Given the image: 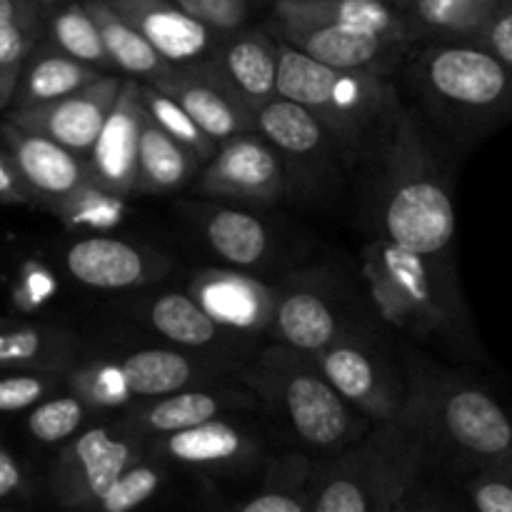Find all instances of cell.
<instances>
[{
	"mask_svg": "<svg viewBox=\"0 0 512 512\" xmlns=\"http://www.w3.org/2000/svg\"><path fill=\"white\" fill-rule=\"evenodd\" d=\"M400 75L415 108L453 143H480L512 123V68L475 40L415 43Z\"/></svg>",
	"mask_w": 512,
	"mask_h": 512,
	"instance_id": "obj_1",
	"label": "cell"
},
{
	"mask_svg": "<svg viewBox=\"0 0 512 512\" xmlns=\"http://www.w3.org/2000/svg\"><path fill=\"white\" fill-rule=\"evenodd\" d=\"M380 165V238L423 255H450L455 205L443 155L435 150L413 110L403 105Z\"/></svg>",
	"mask_w": 512,
	"mask_h": 512,
	"instance_id": "obj_2",
	"label": "cell"
},
{
	"mask_svg": "<svg viewBox=\"0 0 512 512\" xmlns=\"http://www.w3.org/2000/svg\"><path fill=\"white\" fill-rule=\"evenodd\" d=\"M400 425L425 440L433 460L463 473L512 463V418L480 385L420 368L405 385Z\"/></svg>",
	"mask_w": 512,
	"mask_h": 512,
	"instance_id": "obj_3",
	"label": "cell"
},
{
	"mask_svg": "<svg viewBox=\"0 0 512 512\" xmlns=\"http://www.w3.org/2000/svg\"><path fill=\"white\" fill-rule=\"evenodd\" d=\"M278 50V95L308 108L330 140L355 160H378L403 108L393 78L328 68L283 40Z\"/></svg>",
	"mask_w": 512,
	"mask_h": 512,
	"instance_id": "obj_4",
	"label": "cell"
},
{
	"mask_svg": "<svg viewBox=\"0 0 512 512\" xmlns=\"http://www.w3.org/2000/svg\"><path fill=\"white\" fill-rule=\"evenodd\" d=\"M433 453L425 440L400 423H378L360 435L340 458L310 480L315 512H390L415 508Z\"/></svg>",
	"mask_w": 512,
	"mask_h": 512,
	"instance_id": "obj_5",
	"label": "cell"
},
{
	"mask_svg": "<svg viewBox=\"0 0 512 512\" xmlns=\"http://www.w3.org/2000/svg\"><path fill=\"white\" fill-rule=\"evenodd\" d=\"M363 280L380 318L418 338L470 340L450 255H423L388 238L363 248Z\"/></svg>",
	"mask_w": 512,
	"mask_h": 512,
	"instance_id": "obj_6",
	"label": "cell"
},
{
	"mask_svg": "<svg viewBox=\"0 0 512 512\" xmlns=\"http://www.w3.org/2000/svg\"><path fill=\"white\" fill-rule=\"evenodd\" d=\"M240 380L280 410L310 448L340 453L365 433L368 418L328 383L303 350L283 343L268 348Z\"/></svg>",
	"mask_w": 512,
	"mask_h": 512,
	"instance_id": "obj_7",
	"label": "cell"
},
{
	"mask_svg": "<svg viewBox=\"0 0 512 512\" xmlns=\"http://www.w3.org/2000/svg\"><path fill=\"white\" fill-rule=\"evenodd\" d=\"M143 458V438L123 423L95 425L70 440L53 460L48 475L50 495L60 508L93 510L100 495L128 465Z\"/></svg>",
	"mask_w": 512,
	"mask_h": 512,
	"instance_id": "obj_8",
	"label": "cell"
},
{
	"mask_svg": "<svg viewBox=\"0 0 512 512\" xmlns=\"http://www.w3.org/2000/svg\"><path fill=\"white\" fill-rule=\"evenodd\" d=\"M265 30L313 58L315 63L335 70H365L388 78L400 73L405 55L415 45L408 40L385 38V35L318 23V20L288 18V15H270Z\"/></svg>",
	"mask_w": 512,
	"mask_h": 512,
	"instance_id": "obj_9",
	"label": "cell"
},
{
	"mask_svg": "<svg viewBox=\"0 0 512 512\" xmlns=\"http://www.w3.org/2000/svg\"><path fill=\"white\" fill-rule=\"evenodd\" d=\"M195 190L210 198L243 203H278L285 193V165L278 150L258 133H238L223 140L198 175Z\"/></svg>",
	"mask_w": 512,
	"mask_h": 512,
	"instance_id": "obj_10",
	"label": "cell"
},
{
	"mask_svg": "<svg viewBox=\"0 0 512 512\" xmlns=\"http://www.w3.org/2000/svg\"><path fill=\"white\" fill-rule=\"evenodd\" d=\"M328 383L375 423H398L405 403V385L395 380L388 365L360 343L335 340L328 348L308 353Z\"/></svg>",
	"mask_w": 512,
	"mask_h": 512,
	"instance_id": "obj_11",
	"label": "cell"
},
{
	"mask_svg": "<svg viewBox=\"0 0 512 512\" xmlns=\"http://www.w3.org/2000/svg\"><path fill=\"white\" fill-rule=\"evenodd\" d=\"M120 85H123V75L103 73L93 83L58 100L10 110L8 120L30 133L45 135L85 158L118 98Z\"/></svg>",
	"mask_w": 512,
	"mask_h": 512,
	"instance_id": "obj_12",
	"label": "cell"
},
{
	"mask_svg": "<svg viewBox=\"0 0 512 512\" xmlns=\"http://www.w3.org/2000/svg\"><path fill=\"white\" fill-rule=\"evenodd\" d=\"M225 88L250 110H258L278 95V40L265 28H240L215 40L200 60Z\"/></svg>",
	"mask_w": 512,
	"mask_h": 512,
	"instance_id": "obj_13",
	"label": "cell"
},
{
	"mask_svg": "<svg viewBox=\"0 0 512 512\" xmlns=\"http://www.w3.org/2000/svg\"><path fill=\"white\" fill-rule=\"evenodd\" d=\"M143 128V95L140 80L123 78L120 93L85 155L90 178L115 195H133L138 190V148Z\"/></svg>",
	"mask_w": 512,
	"mask_h": 512,
	"instance_id": "obj_14",
	"label": "cell"
},
{
	"mask_svg": "<svg viewBox=\"0 0 512 512\" xmlns=\"http://www.w3.org/2000/svg\"><path fill=\"white\" fill-rule=\"evenodd\" d=\"M0 133L5 140V153L18 168L25 188L33 195V203L43 205L50 213L90 178L83 155H75L45 135L18 128L10 120H5Z\"/></svg>",
	"mask_w": 512,
	"mask_h": 512,
	"instance_id": "obj_15",
	"label": "cell"
},
{
	"mask_svg": "<svg viewBox=\"0 0 512 512\" xmlns=\"http://www.w3.org/2000/svg\"><path fill=\"white\" fill-rule=\"evenodd\" d=\"M153 85L168 93L218 145L233 135L255 130L253 110L230 93L203 63L173 68Z\"/></svg>",
	"mask_w": 512,
	"mask_h": 512,
	"instance_id": "obj_16",
	"label": "cell"
},
{
	"mask_svg": "<svg viewBox=\"0 0 512 512\" xmlns=\"http://www.w3.org/2000/svg\"><path fill=\"white\" fill-rule=\"evenodd\" d=\"M123 20H128L155 53L173 68H185L205 60L215 40L220 38L210 28L200 25L173 0H105Z\"/></svg>",
	"mask_w": 512,
	"mask_h": 512,
	"instance_id": "obj_17",
	"label": "cell"
},
{
	"mask_svg": "<svg viewBox=\"0 0 512 512\" xmlns=\"http://www.w3.org/2000/svg\"><path fill=\"white\" fill-rule=\"evenodd\" d=\"M65 265L78 283L95 290L140 288L168 268L158 255L110 235H85L75 240L65 253Z\"/></svg>",
	"mask_w": 512,
	"mask_h": 512,
	"instance_id": "obj_18",
	"label": "cell"
},
{
	"mask_svg": "<svg viewBox=\"0 0 512 512\" xmlns=\"http://www.w3.org/2000/svg\"><path fill=\"white\" fill-rule=\"evenodd\" d=\"M188 295L225 330L265 333L275 308V290L235 270H203L190 280Z\"/></svg>",
	"mask_w": 512,
	"mask_h": 512,
	"instance_id": "obj_19",
	"label": "cell"
},
{
	"mask_svg": "<svg viewBox=\"0 0 512 512\" xmlns=\"http://www.w3.org/2000/svg\"><path fill=\"white\" fill-rule=\"evenodd\" d=\"M255 455H258V440L238 425L218 418L178 430V433L158 435L150 448V458L170 460V463L210 470V473L240 470L253 463Z\"/></svg>",
	"mask_w": 512,
	"mask_h": 512,
	"instance_id": "obj_20",
	"label": "cell"
},
{
	"mask_svg": "<svg viewBox=\"0 0 512 512\" xmlns=\"http://www.w3.org/2000/svg\"><path fill=\"white\" fill-rule=\"evenodd\" d=\"M103 73L105 70L83 63V60L63 53L53 43L40 38L35 48L28 53V58L23 60V68H20L8 110L58 100L63 95L75 93L83 85L93 83Z\"/></svg>",
	"mask_w": 512,
	"mask_h": 512,
	"instance_id": "obj_21",
	"label": "cell"
},
{
	"mask_svg": "<svg viewBox=\"0 0 512 512\" xmlns=\"http://www.w3.org/2000/svg\"><path fill=\"white\" fill-rule=\"evenodd\" d=\"M255 130L278 150L280 158L285 155L310 168L328 163L333 153V140L320 120L308 108L283 95H275L255 110Z\"/></svg>",
	"mask_w": 512,
	"mask_h": 512,
	"instance_id": "obj_22",
	"label": "cell"
},
{
	"mask_svg": "<svg viewBox=\"0 0 512 512\" xmlns=\"http://www.w3.org/2000/svg\"><path fill=\"white\" fill-rule=\"evenodd\" d=\"M505 0H405L398 5L413 43L475 40Z\"/></svg>",
	"mask_w": 512,
	"mask_h": 512,
	"instance_id": "obj_23",
	"label": "cell"
},
{
	"mask_svg": "<svg viewBox=\"0 0 512 512\" xmlns=\"http://www.w3.org/2000/svg\"><path fill=\"white\" fill-rule=\"evenodd\" d=\"M270 15L318 20V23L343 25V28L413 43L398 5L385 0H273Z\"/></svg>",
	"mask_w": 512,
	"mask_h": 512,
	"instance_id": "obj_24",
	"label": "cell"
},
{
	"mask_svg": "<svg viewBox=\"0 0 512 512\" xmlns=\"http://www.w3.org/2000/svg\"><path fill=\"white\" fill-rule=\"evenodd\" d=\"M265 333L303 353H315L340 340L338 318L330 305L310 290H290L278 295Z\"/></svg>",
	"mask_w": 512,
	"mask_h": 512,
	"instance_id": "obj_25",
	"label": "cell"
},
{
	"mask_svg": "<svg viewBox=\"0 0 512 512\" xmlns=\"http://www.w3.org/2000/svg\"><path fill=\"white\" fill-rule=\"evenodd\" d=\"M200 160L170 133H165L143 108L138 148V190L135 193L168 195L183 188L200 173Z\"/></svg>",
	"mask_w": 512,
	"mask_h": 512,
	"instance_id": "obj_26",
	"label": "cell"
},
{
	"mask_svg": "<svg viewBox=\"0 0 512 512\" xmlns=\"http://www.w3.org/2000/svg\"><path fill=\"white\" fill-rule=\"evenodd\" d=\"M230 400L233 395L220 393V390L185 388L163 398H153V403L143 408H135L123 420V425L138 433L140 438H150V435L158 438V435L178 433V430L218 418L228 408Z\"/></svg>",
	"mask_w": 512,
	"mask_h": 512,
	"instance_id": "obj_27",
	"label": "cell"
},
{
	"mask_svg": "<svg viewBox=\"0 0 512 512\" xmlns=\"http://www.w3.org/2000/svg\"><path fill=\"white\" fill-rule=\"evenodd\" d=\"M83 3L98 23L115 73H120L123 78H135L140 83H155L173 70V65L160 58L153 45L128 20L120 18L105 0H83Z\"/></svg>",
	"mask_w": 512,
	"mask_h": 512,
	"instance_id": "obj_28",
	"label": "cell"
},
{
	"mask_svg": "<svg viewBox=\"0 0 512 512\" xmlns=\"http://www.w3.org/2000/svg\"><path fill=\"white\" fill-rule=\"evenodd\" d=\"M120 370L135 400H153L190 388L200 378V365L168 348L135 350L120 360Z\"/></svg>",
	"mask_w": 512,
	"mask_h": 512,
	"instance_id": "obj_29",
	"label": "cell"
},
{
	"mask_svg": "<svg viewBox=\"0 0 512 512\" xmlns=\"http://www.w3.org/2000/svg\"><path fill=\"white\" fill-rule=\"evenodd\" d=\"M200 225L210 248L238 268H253L270 255L268 228L245 210L208 208Z\"/></svg>",
	"mask_w": 512,
	"mask_h": 512,
	"instance_id": "obj_30",
	"label": "cell"
},
{
	"mask_svg": "<svg viewBox=\"0 0 512 512\" xmlns=\"http://www.w3.org/2000/svg\"><path fill=\"white\" fill-rule=\"evenodd\" d=\"M43 30V10L30 0H0V110H8L23 60Z\"/></svg>",
	"mask_w": 512,
	"mask_h": 512,
	"instance_id": "obj_31",
	"label": "cell"
},
{
	"mask_svg": "<svg viewBox=\"0 0 512 512\" xmlns=\"http://www.w3.org/2000/svg\"><path fill=\"white\" fill-rule=\"evenodd\" d=\"M313 463L308 455L290 453L273 458L258 495L235 505L240 512H310Z\"/></svg>",
	"mask_w": 512,
	"mask_h": 512,
	"instance_id": "obj_32",
	"label": "cell"
},
{
	"mask_svg": "<svg viewBox=\"0 0 512 512\" xmlns=\"http://www.w3.org/2000/svg\"><path fill=\"white\" fill-rule=\"evenodd\" d=\"M75 350V340L63 330L25 325L0 330V368L5 370H65Z\"/></svg>",
	"mask_w": 512,
	"mask_h": 512,
	"instance_id": "obj_33",
	"label": "cell"
},
{
	"mask_svg": "<svg viewBox=\"0 0 512 512\" xmlns=\"http://www.w3.org/2000/svg\"><path fill=\"white\" fill-rule=\"evenodd\" d=\"M43 18V38L48 43H53L63 53L73 55V58L83 60V63L105 70V73H115L113 60H110L108 50L103 45L98 23L90 15V10L85 8L83 0H68V3L48 10Z\"/></svg>",
	"mask_w": 512,
	"mask_h": 512,
	"instance_id": "obj_34",
	"label": "cell"
},
{
	"mask_svg": "<svg viewBox=\"0 0 512 512\" xmlns=\"http://www.w3.org/2000/svg\"><path fill=\"white\" fill-rule=\"evenodd\" d=\"M148 320L163 338L183 348H208L218 343L220 328L188 293H165L148 308Z\"/></svg>",
	"mask_w": 512,
	"mask_h": 512,
	"instance_id": "obj_35",
	"label": "cell"
},
{
	"mask_svg": "<svg viewBox=\"0 0 512 512\" xmlns=\"http://www.w3.org/2000/svg\"><path fill=\"white\" fill-rule=\"evenodd\" d=\"M55 218L73 233L103 235L118 228L125 218V198L103 188L93 178L85 180L58 208Z\"/></svg>",
	"mask_w": 512,
	"mask_h": 512,
	"instance_id": "obj_36",
	"label": "cell"
},
{
	"mask_svg": "<svg viewBox=\"0 0 512 512\" xmlns=\"http://www.w3.org/2000/svg\"><path fill=\"white\" fill-rule=\"evenodd\" d=\"M70 393L78 395L93 413H110L133 403V393L123 378L120 363L110 360H90L68 373Z\"/></svg>",
	"mask_w": 512,
	"mask_h": 512,
	"instance_id": "obj_37",
	"label": "cell"
},
{
	"mask_svg": "<svg viewBox=\"0 0 512 512\" xmlns=\"http://www.w3.org/2000/svg\"><path fill=\"white\" fill-rule=\"evenodd\" d=\"M140 95H143L145 113L165 133H170L180 145H185L200 163H208L213 158L215 150H218V143L208 133H203V128L168 93L158 90L153 83H140Z\"/></svg>",
	"mask_w": 512,
	"mask_h": 512,
	"instance_id": "obj_38",
	"label": "cell"
},
{
	"mask_svg": "<svg viewBox=\"0 0 512 512\" xmlns=\"http://www.w3.org/2000/svg\"><path fill=\"white\" fill-rule=\"evenodd\" d=\"M93 413L78 395H60V398L40 400L28 413V433L38 443L53 445L73 438L85 423V418Z\"/></svg>",
	"mask_w": 512,
	"mask_h": 512,
	"instance_id": "obj_39",
	"label": "cell"
},
{
	"mask_svg": "<svg viewBox=\"0 0 512 512\" xmlns=\"http://www.w3.org/2000/svg\"><path fill=\"white\" fill-rule=\"evenodd\" d=\"M163 483V468L155 460L138 458L133 465L118 475L113 485L100 495L93 510L100 512H128L148 503Z\"/></svg>",
	"mask_w": 512,
	"mask_h": 512,
	"instance_id": "obj_40",
	"label": "cell"
},
{
	"mask_svg": "<svg viewBox=\"0 0 512 512\" xmlns=\"http://www.w3.org/2000/svg\"><path fill=\"white\" fill-rule=\"evenodd\" d=\"M465 505L478 512H512V463L465 475Z\"/></svg>",
	"mask_w": 512,
	"mask_h": 512,
	"instance_id": "obj_41",
	"label": "cell"
},
{
	"mask_svg": "<svg viewBox=\"0 0 512 512\" xmlns=\"http://www.w3.org/2000/svg\"><path fill=\"white\" fill-rule=\"evenodd\" d=\"M173 3L218 35L245 28L255 10V0H173Z\"/></svg>",
	"mask_w": 512,
	"mask_h": 512,
	"instance_id": "obj_42",
	"label": "cell"
},
{
	"mask_svg": "<svg viewBox=\"0 0 512 512\" xmlns=\"http://www.w3.org/2000/svg\"><path fill=\"white\" fill-rule=\"evenodd\" d=\"M58 385L55 370H18V375L0 378V413H20L48 398Z\"/></svg>",
	"mask_w": 512,
	"mask_h": 512,
	"instance_id": "obj_43",
	"label": "cell"
},
{
	"mask_svg": "<svg viewBox=\"0 0 512 512\" xmlns=\"http://www.w3.org/2000/svg\"><path fill=\"white\" fill-rule=\"evenodd\" d=\"M55 295V278L45 268L35 265L28 273H23V278L18 280L13 290V303L15 308L23 310V313H33V310L43 308L50 298Z\"/></svg>",
	"mask_w": 512,
	"mask_h": 512,
	"instance_id": "obj_44",
	"label": "cell"
},
{
	"mask_svg": "<svg viewBox=\"0 0 512 512\" xmlns=\"http://www.w3.org/2000/svg\"><path fill=\"white\" fill-rule=\"evenodd\" d=\"M475 43L488 48L490 53L498 55L503 63H508L512 68V0H505L500 5L498 13L475 35Z\"/></svg>",
	"mask_w": 512,
	"mask_h": 512,
	"instance_id": "obj_45",
	"label": "cell"
},
{
	"mask_svg": "<svg viewBox=\"0 0 512 512\" xmlns=\"http://www.w3.org/2000/svg\"><path fill=\"white\" fill-rule=\"evenodd\" d=\"M0 203L8 205H35L33 195L25 188L18 168L8 153H0Z\"/></svg>",
	"mask_w": 512,
	"mask_h": 512,
	"instance_id": "obj_46",
	"label": "cell"
},
{
	"mask_svg": "<svg viewBox=\"0 0 512 512\" xmlns=\"http://www.w3.org/2000/svg\"><path fill=\"white\" fill-rule=\"evenodd\" d=\"M25 495V473L10 450L0 445V503L5 500L23 498Z\"/></svg>",
	"mask_w": 512,
	"mask_h": 512,
	"instance_id": "obj_47",
	"label": "cell"
},
{
	"mask_svg": "<svg viewBox=\"0 0 512 512\" xmlns=\"http://www.w3.org/2000/svg\"><path fill=\"white\" fill-rule=\"evenodd\" d=\"M30 3H33L35 8H40V10H43V15H45V13H48V10L58 8V5L68 3V0H30Z\"/></svg>",
	"mask_w": 512,
	"mask_h": 512,
	"instance_id": "obj_48",
	"label": "cell"
},
{
	"mask_svg": "<svg viewBox=\"0 0 512 512\" xmlns=\"http://www.w3.org/2000/svg\"><path fill=\"white\" fill-rule=\"evenodd\" d=\"M385 3H390V5H403L405 0H385Z\"/></svg>",
	"mask_w": 512,
	"mask_h": 512,
	"instance_id": "obj_49",
	"label": "cell"
}]
</instances>
